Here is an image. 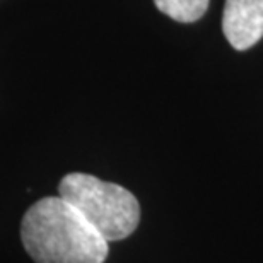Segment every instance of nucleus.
<instances>
[{
  "label": "nucleus",
  "mask_w": 263,
  "mask_h": 263,
  "mask_svg": "<svg viewBox=\"0 0 263 263\" xmlns=\"http://www.w3.org/2000/svg\"><path fill=\"white\" fill-rule=\"evenodd\" d=\"M21 239L36 263H104L108 256V241L62 197L31 205Z\"/></svg>",
  "instance_id": "1"
},
{
  "label": "nucleus",
  "mask_w": 263,
  "mask_h": 263,
  "mask_svg": "<svg viewBox=\"0 0 263 263\" xmlns=\"http://www.w3.org/2000/svg\"><path fill=\"white\" fill-rule=\"evenodd\" d=\"M59 197L70 203L108 243L128 238L140 222V205L134 193L96 176L84 173L64 176Z\"/></svg>",
  "instance_id": "2"
},
{
  "label": "nucleus",
  "mask_w": 263,
  "mask_h": 263,
  "mask_svg": "<svg viewBox=\"0 0 263 263\" xmlns=\"http://www.w3.org/2000/svg\"><path fill=\"white\" fill-rule=\"evenodd\" d=\"M222 31L238 51L258 43L263 38V0H226Z\"/></svg>",
  "instance_id": "3"
},
{
  "label": "nucleus",
  "mask_w": 263,
  "mask_h": 263,
  "mask_svg": "<svg viewBox=\"0 0 263 263\" xmlns=\"http://www.w3.org/2000/svg\"><path fill=\"white\" fill-rule=\"evenodd\" d=\"M210 0H154L162 14L178 23H195L207 12Z\"/></svg>",
  "instance_id": "4"
}]
</instances>
